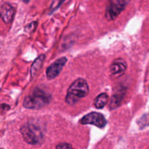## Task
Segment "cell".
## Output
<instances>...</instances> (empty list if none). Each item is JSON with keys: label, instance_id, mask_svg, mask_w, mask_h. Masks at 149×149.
Returning a JSON list of instances; mask_svg holds the SVG:
<instances>
[{"label": "cell", "instance_id": "6da1fadb", "mask_svg": "<svg viewBox=\"0 0 149 149\" xmlns=\"http://www.w3.org/2000/svg\"><path fill=\"white\" fill-rule=\"evenodd\" d=\"M52 100V95L47 92L36 88L26 96L23 100V106L28 109H40L47 106Z\"/></svg>", "mask_w": 149, "mask_h": 149}, {"label": "cell", "instance_id": "7a4b0ae2", "mask_svg": "<svg viewBox=\"0 0 149 149\" xmlns=\"http://www.w3.org/2000/svg\"><path fill=\"white\" fill-rule=\"evenodd\" d=\"M89 90L90 89L87 81L84 79H78L70 85L65 97V102L71 106L76 104L88 95Z\"/></svg>", "mask_w": 149, "mask_h": 149}, {"label": "cell", "instance_id": "3957f363", "mask_svg": "<svg viewBox=\"0 0 149 149\" xmlns=\"http://www.w3.org/2000/svg\"><path fill=\"white\" fill-rule=\"evenodd\" d=\"M20 131L25 142L31 145L42 144L45 139L42 128L36 123L27 122L21 126Z\"/></svg>", "mask_w": 149, "mask_h": 149}, {"label": "cell", "instance_id": "277c9868", "mask_svg": "<svg viewBox=\"0 0 149 149\" xmlns=\"http://www.w3.org/2000/svg\"><path fill=\"white\" fill-rule=\"evenodd\" d=\"M128 0H109L106 7V17L109 20H113L125 10Z\"/></svg>", "mask_w": 149, "mask_h": 149}, {"label": "cell", "instance_id": "5b68a950", "mask_svg": "<svg viewBox=\"0 0 149 149\" xmlns=\"http://www.w3.org/2000/svg\"><path fill=\"white\" fill-rule=\"evenodd\" d=\"M81 125H93L99 128H103L106 125V119L102 113L91 112L80 119Z\"/></svg>", "mask_w": 149, "mask_h": 149}, {"label": "cell", "instance_id": "8992f818", "mask_svg": "<svg viewBox=\"0 0 149 149\" xmlns=\"http://www.w3.org/2000/svg\"><path fill=\"white\" fill-rule=\"evenodd\" d=\"M67 62V58L65 57H62L58 60L55 61L53 63L51 64L46 71V76L48 79H53L58 77L63 68Z\"/></svg>", "mask_w": 149, "mask_h": 149}, {"label": "cell", "instance_id": "52a82bcc", "mask_svg": "<svg viewBox=\"0 0 149 149\" xmlns=\"http://www.w3.org/2000/svg\"><path fill=\"white\" fill-rule=\"evenodd\" d=\"M15 10L9 3H4L1 7V19L5 23H10L14 17Z\"/></svg>", "mask_w": 149, "mask_h": 149}, {"label": "cell", "instance_id": "ba28073f", "mask_svg": "<svg viewBox=\"0 0 149 149\" xmlns=\"http://www.w3.org/2000/svg\"><path fill=\"white\" fill-rule=\"evenodd\" d=\"M127 68V65L125 61L123 59H116L112 63L111 65H110V71L112 74L116 75V74H122L125 72Z\"/></svg>", "mask_w": 149, "mask_h": 149}, {"label": "cell", "instance_id": "9c48e42d", "mask_svg": "<svg viewBox=\"0 0 149 149\" xmlns=\"http://www.w3.org/2000/svg\"><path fill=\"white\" fill-rule=\"evenodd\" d=\"M45 59V55H39V56L35 60L34 62L33 63V64H32L31 65V76L32 79L34 77H36L38 74V73H39V71H40V69L42 67V65H43Z\"/></svg>", "mask_w": 149, "mask_h": 149}, {"label": "cell", "instance_id": "30bf717a", "mask_svg": "<svg viewBox=\"0 0 149 149\" xmlns=\"http://www.w3.org/2000/svg\"><path fill=\"white\" fill-rule=\"evenodd\" d=\"M108 101H109V95L106 93H101L95 99L94 105L95 108L101 109L107 104Z\"/></svg>", "mask_w": 149, "mask_h": 149}, {"label": "cell", "instance_id": "8fae6325", "mask_svg": "<svg viewBox=\"0 0 149 149\" xmlns=\"http://www.w3.org/2000/svg\"><path fill=\"white\" fill-rule=\"evenodd\" d=\"M123 96L124 95L122 93H116L114 95H113L111 101L110 108H111V109H113L115 107H117L120 104V102L122 101V99H123Z\"/></svg>", "mask_w": 149, "mask_h": 149}, {"label": "cell", "instance_id": "7c38bea8", "mask_svg": "<svg viewBox=\"0 0 149 149\" xmlns=\"http://www.w3.org/2000/svg\"><path fill=\"white\" fill-rule=\"evenodd\" d=\"M138 125L141 128H143L149 125V113L144 114L138 122Z\"/></svg>", "mask_w": 149, "mask_h": 149}, {"label": "cell", "instance_id": "4fadbf2b", "mask_svg": "<svg viewBox=\"0 0 149 149\" xmlns=\"http://www.w3.org/2000/svg\"><path fill=\"white\" fill-rule=\"evenodd\" d=\"M64 1H65V0H54L53 2L52 3V5H51V12L55 11V10H56V9L58 8Z\"/></svg>", "mask_w": 149, "mask_h": 149}, {"label": "cell", "instance_id": "5bb4252c", "mask_svg": "<svg viewBox=\"0 0 149 149\" xmlns=\"http://www.w3.org/2000/svg\"><path fill=\"white\" fill-rule=\"evenodd\" d=\"M36 24H37V23H36V22H32L31 23H30V24H29V25L26 26V31H28V32L33 31L35 29H36Z\"/></svg>", "mask_w": 149, "mask_h": 149}, {"label": "cell", "instance_id": "9a60e30c", "mask_svg": "<svg viewBox=\"0 0 149 149\" xmlns=\"http://www.w3.org/2000/svg\"><path fill=\"white\" fill-rule=\"evenodd\" d=\"M72 146L69 143H60L56 146V148H71Z\"/></svg>", "mask_w": 149, "mask_h": 149}, {"label": "cell", "instance_id": "2e32d148", "mask_svg": "<svg viewBox=\"0 0 149 149\" xmlns=\"http://www.w3.org/2000/svg\"><path fill=\"white\" fill-rule=\"evenodd\" d=\"M148 90H149V87H148Z\"/></svg>", "mask_w": 149, "mask_h": 149}]
</instances>
